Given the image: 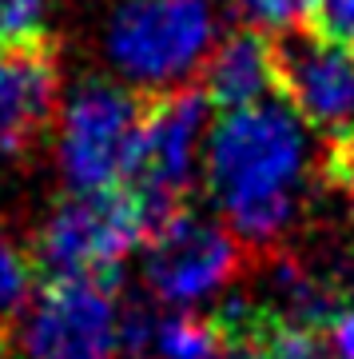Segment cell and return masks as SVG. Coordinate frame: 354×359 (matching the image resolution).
I'll return each mask as SVG.
<instances>
[{"instance_id": "obj_10", "label": "cell", "mask_w": 354, "mask_h": 359, "mask_svg": "<svg viewBox=\"0 0 354 359\" xmlns=\"http://www.w3.org/2000/svg\"><path fill=\"white\" fill-rule=\"evenodd\" d=\"M203 92L211 108H223V112L267 100L271 92H278L275 44L255 28H239L215 40V48L203 65Z\"/></svg>"}, {"instance_id": "obj_15", "label": "cell", "mask_w": 354, "mask_h": 359, "mask_svg": "<svg viewBox=\"0 0 354 359\" xmlns=\"http://www.w3.org/2000/svg\"><path fill=\"white\" fill-rule=\"evenodd\" d=\"M327 180L334 188L346 192V204H351V219H354V156L339 152V148H330L327 156Z\"/></svg>"}, {"instance_id": "obj_12", "label": "cell", "mask_w": 354, "mask_h": 359, "mask_svg": "<svg viewBox=\"0 0 354 359\" xmlns=\"http://www.w3.org/2000/svg\"><path fill=\"white\" fill-rule=\"evenodd\" d=\"M231 4H235L243 25L263 32V36L303 32L306 25L315 28V8H318V0H231Z\"/></svg>"}, {"instance_id": "obj_14", "label": "cell", "mask_w": 354, "mask_h": 359, "mask_svg": "<svg viewBox=\"0 0 354 359\" xmlns=\"http://www.w3.org/2000/svg\"><path fill=\"white\" fill-rule=\"evenodd\" d=\"M315 32L339 40V44H354V0H318Z\"/></svg>"}, {"instance_id": "obj_16", "label": "cell", "mask_w": 354, "mask_h": 359, "mask_svg": "<svg viewBox=\"0 0 354 359\" xmlns=\"http://www.w3.org/2000/svg\"><path fill=\"white\" fill-rule=\"evenodd\" d=\"M330 347L339 351V359H354V304H342V311L334 316L327 332Z\"/></svg>"}, {"instance_id": "obj_13", "label": "cell", "mask_w": 354, "mask_h": 359, "mask_svg": "<svg viewBox=\"0 0 354 359\" xmlns=\"http://www.w3.org/2000/svg\"><path fill=\"white\" fill-rule=\"evenodd\" d=\"M48 0H0V48H24L44 40Z\"/></svg>"}, {"instance_id": "obj_2", "label": "cell", "mask_w": 354, "mask_h": 359, "mask_svg": "<svg viewBox=\"0 0 354 359\" xmlns=\"http://www.w3.org/2000/svg\"><path fill=\"white\" fill-rule=\"evenodd\" d=\"M152 200L132 188H104V192H76L52 208V216L32 236L40 283L60 276H124V256L143 248L155 236Z\"/></svg>"}, {"instance_id": "obj_5", "label": "cell", "mask_w": 354, "mask_h": 359, "mask_svg": "<svg viewBox=\"0 0 354 359\" xmlns=\"http://www.w3.org/2000/svg\"><path fill=\"white\" fill-rule=\"evenodd\" d=\"M139 120H143V104L124 84L84 80L68 92L60 108L56 160L72 192H104L127 184Z\"/></svg>"}, {"instance_id": "obj_4", "label": "cell", "mask_w": 354, "mask_h": 359, "mask_svg": "<svg viewBox=\"0 0 354 359\" xmlns=\"http://www.w3.org/2000/svg\"><path fill=\"white\" fill-rule=\"evenodd\" d=\"M120 280H44L24 316L8 327L16 359H112L120 351Z\"/></svg>"}, {"instance_id": "obj_9", "label": "cell", "mask_w": 354, "mask_h": 359, "mask_svg": "<svg viewBox=\"0 0 354 359\" xmlns=\"http://www.w3.org/2000/svg\"><path fill=\"white\" fill-rule=\"evenodd\" d=\"M56 60L44 44L0 48V152L20 156L40 140L56 108Z\"/></svg>"}, {"instance_id": "obj_7", "label": "cell", "mask_w": 354, "mask_h": 359, "mask_svg": "<svg viewBox=\"0 0 354 359\" xmlns=\"http://www.w3.org/2000/svg\"><path fill=\"white\" fill-rule=\"evenodd\" d=\"M211 120V100L203 88H171L155 92L152 104H143L136 136V156H132V176L143 192L183 200L199 168V148Z\"/></svg>"}, {"instance_id": "obj_11", "label": "cell", "mask_w": 354, "mask_h": 359, "mask_svg": "<svg viewBox=\"0 0 354 359\" xmlns=\"http://www.w3.org/2000/svg\"><path fill=\"white\" fill-rule=\"evenodd\" d=\"M40 287L36 259L0 228V327H13Z\"/></svg>"}, {"instance_id": "obj_8", "label": "cell", "mask_w": 354, "mask_h": 359, "mask_svg": "<svg viewBox=\"0 0 354 359\" xmlns=\"http://www.w3.org/2000/svg\"><path fill=\"white\" fill-rule=\"evenodd\" d=\"M275 65L278 92L311 128L334 136L354 128V44L303 28L275 44Z\"/></svg>"}, {"instance_id": "obj_6", "label": "cell", "mask_w": 354, "mask_h": 359, "mask_svg": "<svg viewBox=\"0 0 354 359\" xmlns=\"http://www.w3.org/2000/svg\"><path fill=\"white\" fill-rule=\"evenodd\" d=\"M143 248H148L143 283L155 299H164L171 308H187L203 295L227 287L247 259V248L239 244L235 231L199 219L187 208L164 231H155Z\"/></svg>"}, {"instance_id": "obj_1", "label": "cell", "mask_w": 354, "mask_h": 359, "mask_svg": "<svg viewBox=\"0 0 354 359\" xmlns=\"http://www.w3.org/2000/svg\"><path fill=\"white\" fill-rule=\"evenodd\" d=\"M306 120L287 100H259L215 120L203 176L227 228L247 252H267L291 228L306 176Z\"/></svg>"}, {"instance_id": "obj_3", "label": "cell", "mask_w": 354, "mask_h": 359, "mask_svg": "<svg viewBox=\"0 0 354 359\" xmlns=\"http://www.w3.org/2000/svg\"><path fill=\"white\" fill-rule=\"evenodd\" d=\"M215 48L207 0H120L104 28V52L132 88L171 92L195 76Z\"/></svg>"}]
</instances>
